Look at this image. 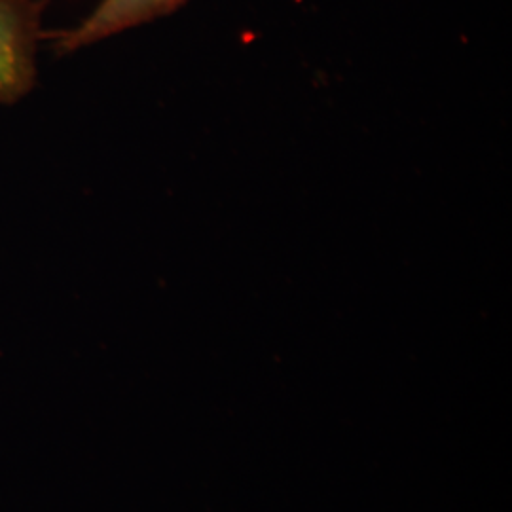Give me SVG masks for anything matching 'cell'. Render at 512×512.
<instances>
[{
	"mask_svg": "<svg viewBox=\"0 0 512 512\" xmlns=\"http://www.w3.org/2000/svg\"><path fill=\"white\" fill-rule=\"evenodd\" d=\"M44 14L46 0H0V105L18 103L37 84Z\"/></svg>",
	"mask_w": 512,
	"mask_h": 512,
	"instance_id": "cell-1",
	"label": "cell"
},
{
	"mask_svg": "<svg viewBox=\"0 0 512 512\" xmlns=\"http://www.w3.org/2000/svg\"><path fill=\"white\" fill-rule=\"evenodd\" d=\"M188 0H97L71 27L50 35L57 55L78 54L181 10Z\"/></svg>",
	"mask_w": 512,
	"mask_h": 512,
	"instance_id": "cell-2",
	"label": "cell"
}]
</instances>
